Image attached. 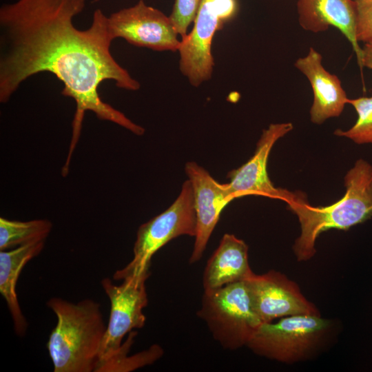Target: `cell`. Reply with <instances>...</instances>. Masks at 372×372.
<instances>
[{
  "mask_svg": "<svg viewBox=\"0 0 372 372\" xmlns=\"http://www.w3.org/2000/svg\"><path fill=\"white\" fill-rule=\"evenodd\" d=\"M85 0H17L0 8V101L6 103L21 83L42 72L54 74L63 84L62 94L76 105L68 159L81 134L86 111L141 136L145 129L104 102L100 83L114 81L118 87L135 91L140 83L112 56V38L101 9L91 25L80 30L73 19Z\"/></svg>",
  "mask_w": 372,
  "mask_h": 372,
  "instance_id": "obj_1",
  "label": "cell"
},
{
  "mask_svg": "<svg viewBox=\"0 0 372 372\" xmlns=\"http://www.w3.org/2000/svg\"><path fill=\"white\" fill-rule=\"evenodd\" d=\"M344 196L328 206L313 207L301 192L287 205L298 217L300 234L293 249L298 261L311 259L316 254L317 238L331 229L348 230L372 216V166L358 160L344 176Z\"/></svg>",
  "mask_w": 372,
  "mask_h": 372,
  "instance_id": "obj_2",
  "label": "cell"
},
{
  "mask_svg": "<svg viewBox=\"0 0 372 372\" xmlns=\"http://www.w3.org/2000/svg\"><path fill=\"white\" fill-rule=\"evenodd\" d=\"M46 304L57 319L47 344L54 372L95 371L107 329L100 304L88 298L74 303L59 297Z\"/></svg>",
  "mask_w": 372,
  "mask_h": 372,
  "instance_id": "obj_3",
  "label": "cell"
},
{
  "mask_svg": "<svg viewBox=\"0 0 372 372\" xmlns=\"http://www.w3.org/2000/svg\"><path fill=\"white\" fill-rule=\"evenodd\" d=\"M197 316L213 338L228 350L247 346L262 324L253 308L245 280L205 290Z\"/></svg>",
  "mask_w": 372,
  "mask_h": 372,
  "instance_id": "obj_4",
  "label": "cell"
},
{
  "mask_svg": "<svg viewBox=\"0 0 372 372\" xmlns=\"http://www.w3.org/2000/svg\"><path fill=\"white\" fill-rule=\"evenodd\" d=\"M332 324L317 315H295L262 323L247 346L254 353L282 362L309 358L324 344Z\"/></svg>",
  "mask_w": 372,
  "mask_h": 372,
  "instance_id": "obj_5",
  "label": "cell"
},
{
  "mask_svg": "<svg viewBox=\"0 0 372 372\" xmlns=\"http://www.w3.org/2000/svg\"><path fill=\"white\" fill-rule=\"evenodd\" d=\"M196 230L193 189L187 180L176 200L165 211L139 227L133 247V258L124 268L116 271L114 279L149 268L152 256L161 247L180 236L194 237Z\"/></svg>",
  "mask_w": 372,
  "mask_h": 372,
  "instance_id": "obj_6",
  "label": "cell"
},
{
  "mask_svg": "<svg viewBox=\"0 0 372 372\" xmlns=\"http://www.w3.org/2000/svg\"><path fill=\"white\" fill-rule=\"evenodd\" d=\"M238 11V0H202L193 28L182 38L178 50L180 70L193 86L211 79L214 65L211 50L214 36Z\"/></svg>",
  "mask_w": 372,
  "mask_h": 372,
  "instance_id": "obj_7",
  "label": "cell"
},
{
  "mask_svg": "<svg viewBox=\"0 0 372 372\" xmlns=\"http://www.w3.org/2000/svg\"><path fill=\"white\" fill-rule=\"evenodd\" d=\"M149 275V268L121 276L118 279L122 280L119 285L109 278L101 280L102 288L110 302V315L97 365L120 349L127 333L144 327L146 317L143 309L148 304L145 282Z\"/></svg>",
  "mask_w": 372,
  "mask_h": 372,
  "instance_id": "obj_8",
  "label": "cell"
},
{
  "mask_svg": "<svg viewBox=\"0 0 372 372\" xmlns=\"http://www.w3.org/2000/svg\"><path fill=\"white\" fill-rule=\"evenodd\" d=\"M107 23L113 39L123 38L134 45L157 51L178 50L180 41L169 17L143 0L112 13Z\"/></svg>",
  "mask_w": 372,
  "mask_h": 372,
  "instance_id": "obj_9",
  "label": "cell"
},
{
  "mask_svg": "<svg viewBox=\"0 0 372 372\" xmlns=\"http://www.w3.org/2000/svg\"><path fill=\"white\" fill-rule=\"evenodd\" d=\"M253 308L262 323L295 315L320 316L316 307L301 293L299 287L275 270L245 280Z\"/></svg>",
  "mask_w": 372,
  "mask_h": 372,
  "instance_id": "obj_10",
  "label": "cell"
},
{
  "mask_svg": "<svg viewBox=\"0 0 372 372\" xmlns=\"http://www.w3.org/2000/svg\"><path fill=\"white\" fill-rule=\"evenodd\" d=\"M292 130L291 123L270 124L262 131L254 155L240 167L228 172L227 184L236 198L256 195L280 199L287 204L294 198L296 192L276 187L267 173L268 158L273 146Z\"/></svg>",
  "mask_w": 372,
  "mask_h": 372,
  "instance_id": "obj_11",
  "label": "cell"
},
{
  "mask_svg": "<svg viewBox=\"0 0 372 372\" xmlns=\"http://www.w3.org/2000/svg\"><path fill=\"white\" fill-rule=\"evenodd\" d=\"M194 195L196 230L189 264L203 257L207 245L224 208L236 199L227 183L217 182L198 163L190 161L185 166Z\"/></svg>",
  "mask_w": 372,
  "mask_h": 372,
  "instance_id": "obj_12",
  "label": "cell"
},
{
  "mask_svg": "<svg viewBox=\"0 0 372 372\" xmlns=\"http://www.w3.org/2000/svg\"><path fill=\"white\" fill-rule=\"evenodd\" d=\"M322 59L318 52L310 48L307 54L299 58L294 64L311 84L313 101L310 116L311 121L316 124L339 116L349 101L340 80L323 67Z\"/></svg>",
  "mask_w": 372,
  "mask_h": 372,
  "instance_id": "obj_13",
  "label": "cell"
},
{
  "mask_svg": "<svg viewBox=\"0 0 372 372\" xmlns=\"http://www.w3.org/2000/svg\"><path fill=\"white\" fill-rule=\"evenodd\" d=\"M298 21L305 30L314 33L336 28L347 39L361 68L362 48L356 37V8L354 0H298Z\"/></svg>",
  "mask_w": 372,
  "mask_h": 372,
  "instance_id": "obj_14",
  "label": "cell"
},
{
  "mask_svg": "<svg viewBox=\"0 0 372 372\" xmlns=\"http://www.w3.org/2000/svg\"><path fill=\"white\" fill-rule=\"evenodd\" d=\"M253 273L247 245L234 235L225 234L207 262L202 278L203 289H216L243 281Z\"/></svg>",
  "mask_w": 372,
  "mask_h": 372,
  "instance_id": "obj_15",
  "label": "cell"
},
{
  "mask_svg": "<svg viewBox=\"0 0 372 372\" xmlns=\"http://www.w3.org/2000/svg\"><path fill=\"white\" fill-rule=\"evenodd\" d=\"M45 241L36 242L9 250L0 251V293L10 313L14 331L24 336L28 328L17 298L16 287L25 265L43 250Z\"/></svg>",
  "mask_w": 372,
  "mask_h": 372,
  "instance_id": "obj_16",
  "label": "cell"
},
{
  "mask_svg": "<svg viewBox=\"0 0 372 372\" xmlns=\"http://www.w3.org/2000/svg\"><path fill=\"white\" fill-rule=\"evenodd\" d=\"M52 228L48 220L19 221L0 218V250L45 241Z\"/></svg>",
  "mask_w": 372,
  "mask_h": 372,
  "instance_id": "obj_17",
  "label": "cell"
},
{
  "mask_svg": "<svg viewBox=\"0 0 372 372\" xmlns=\"http://www.w3.org/2000/svg\"><path fill=\"white\" fill-rule=\"evenodd\" d=\"M136 333V331H131L120 349L110 358L99 364L95 372L132 371L152 364L163 355V349L156 344L141 352L128 355Z\"/></svg>",
  "mask_w": 372,
  "mask_h": 372,
  "instance_id": "obj_18",
  "label": "cell"
},
{
  "mask_svg": "<svg viewBox=\"0 0 372 372\" xmlns=\"http://www.w3.org/2000/svg\"><path fill=\"white\" fill-rule=\"evenodd\" d=\"M348 103L357 112L356 122L350 129H338L334 134L349 138L357 144H372V96L349 99Z\"/></svg>",
  "mask_w": 372,
  "mask_h": 372,
  "instance_id": "obj_19",
  "label": "cell"
},
{
  "mask_svg": "<svg viewBox=\"0 0 372 372\" xmlns=\"http://www.w3.org/2000/svg\"><path fill=\"white\" fill-rule=\"evenodd\" d=\"M202 0H175L169 18L181 37L187 35L190 23L194 21Z\"/></svg>",
  "mask_w": 372,
  "mask_h": 372,
  "instance_id": "obj_20",
  "label": "cell"
},
{
  "mask_svg": "<svg viewBox=\"0 0 372 372\" xmlns=\"http://www.w3.org/2000/svg\"><path fill=\"white\" fill-rule=\"evenodd\" d=\"M356 37L358 42L372 43V0H354Z\"/></svg>",
  "mask_w": 372,
  "mask_h": 372,
  "instance_id": "obj_21",
  "label": "cell"
},
{
  "mask_svg": "<svg viewBox=\"0 0 372 372\" xmlns=\"http://www.w3.org/2000/svg\"><path fill=\"white\" fill-rule=\"evenodd\" d=\"M363 67L372 70V43H364L362 48L361 68Z\"/></svg>",
  "mask_w": 372,
  "mask_h": 372,
  "instance_id": "obj_22",
  "label": "cell"
}]
</instances>
